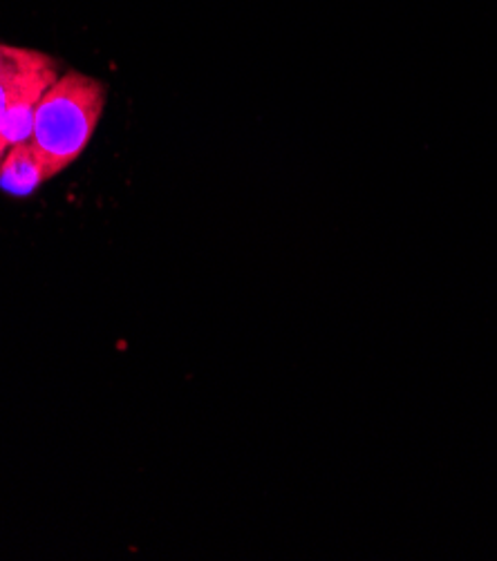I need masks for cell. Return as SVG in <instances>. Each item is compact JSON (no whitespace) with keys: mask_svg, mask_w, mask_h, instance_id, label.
I'll use <instances>...</instances> for the list:
<instances>
[{"mask_svg":"<svg viewBox=\"0 0 497 561\" xmlns=\"http://www.w3.org/2000/svg\"><path fill=\"white\" fill-rule=\"evenodd\" d=\"M105 85L79 70L57 77L36 103L30 144L43 157L49 178L61 175L88 148L103 117Z\"/></svg>","mask_w":497,"mask_h":561,"instance_id":"obj_1","label":"cell"},{"mask_svg":"<svg viewBox=\"0 0 497 561\" xmlns=\"http://www.w3.org/2000/svg\"><path fill=\"white\" fill-rule=\"evenodd\" d=\"M57 77L59 66L49 54L0 43V124L16 103L41 99ZM3 157L5 150L0 148V159Z\"/></svg>","mask_w":497,"mask_h":561,"instance_id":"obj_2","label":"cell"},{"mask_svg":"<svg viewBox=\"0 0 497 561\" xmlns=\"http://www.w3.org/2000/svg\"><path fill=\"white\" fill-rule=\"evenodd\" d=\"M49 180L43 157L30 141L12 146L0 159V191L12 197H30Z\"/></svg>","mask_w":497,"mask_h":561,"instance_id":"obj_3","label":"cell"}]
</instances>
